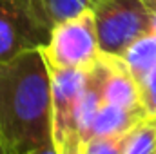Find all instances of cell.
<instances>
[{
    "label": "cell",
    "instance_id": "1",
    "mask_svg": "<svg viewBox=\"0 0 156 154\" xmlns=\"http://www.w3.org/2000/svg\"><path fill=\"white\" fill-rule=\"evenodd\" d=\"M51 142V76L42 51L0 62V154H27Z\"/></svg>",
    "mask_w": 156,
    "mask_h": 154
},
{
    "label": "cell",
    "instance_id": "2",
    "mask_svg": "<svg viewBox=\"0 0 156 154\" xmlns=\"http://www.w3.org/2000/svg\"><path fill=\"white\" fill-rule=\"evenodd\" d=\"M47 67L82 69L94 67L102 56L98 29L93 9L56 24L47 45L40 47Z\"/></svg>",
    "mask_w": 156,
    "mask_h": 154
},
{
    "label": "cell",
    "instance_id": "3",
    "mask_svg": "<svg viewBox=\"0 0 156 154\" xmlns=\"http://www.w3.org/2000/svg\"><path fill=\"white\" fill-rule=\"evenodd\" d=\"M51 76L53 142L58 154H80V103L87 85V71L47 67Z\"/></svg>",
    "mask_w": 156,
    "mask_h": 154
},
{
    "label": "cell",
    "instance_id": "4",
    "mask_svg": "<svg viewBox=\"0 0 156 154\" xmlns=\"http://www.w3.org/2000/svg\"><path fill=\"white\" fill-rule=\"evenodd\" d=\"M91 9L104 53L122 56L133 42L154 29L142 0H93Z\"/></svg>",
    "mask_w": 156,
    "mask_h": 154
},
{
    "label": "cell",
    "instance_id": "5",
    "mask_svg": "<svg viewBox=\"0 0 156 154\" xmlns=\"http://www.w3.org/2000/svg\"><path fill=\"white\" fill-rule=\"evenodd\" d=\"M51 29L31 0H0V62L47 45Z\"/></svg>",
    "mask_w": 156,
    "mask_h": 154
},
{
    "label": "cell",
    "instance_id": "6",
    "mask_svg": "<svg viewBox=\"0 0 156 154\" xmlns=\"http://www.w3.org/2000/svg\"><path fill=\"white\" fill-rule=\"evenodd\" d=\"M98 76L102 87V100L105 103L116 105L127 111L142 113L147 116L144 109L142 98V85L133 76L131 69L127 67L125 60L120 54L102 53L98 64Z\"/></svg>",
    "mask_w": 156,
    "mask_h": 154
},
{
    "label": "cell",
    "instance_id": "7",
    "mask_svg": "<svg viewBox=\"0 0 156 154\" xmlns=\"http://www.w3.org/2000/svg\"><path fill=\"white\" fill-rule=\"evenodd\" d=\"M145 118L147 116L142 114V113L127 111V109H122V107L102 102L98 113H96L94 120H93L89 140L94 138V136H109V134L129 132Z\"/></svg>",
    "mask_w": 156,
    "mask_h": 154
},
{
    "label": "cell",
    "instance_id": "8",
    "mask_svg": "<svg viewBox=\"0 0 156 154\" xmlns=\"http://www.w3.org/2000/svg\"><path fill=\"white\" fill-rule=\"evenodd\" d=\"M122 58L125 60L133 76L142 85L147 76L156 71V31L153 29L147 35L140 37L136 42H133L125 49Z\"/></svg>",
    "mask_w": 156,
    "mask_h": 154
},
{
    "label": "cell",
    "instance_id": "9",
    "mask_svg": "<svg viewBox=\"0 0 156 154\" xmlns=\"http://www.w3.org/2000/svg\"><path fill=\"white\" fill-rule=\"evenodd\" d=\"M40 20L53 31V27L67 18L91 9L93 0H31Z\"/></svg>",
    "mask_w": 156,
    "mask_h": 154
},
{
    "label": "cell",
    "instance_id": "10",
    "mask_svg": "<svg viewBox=\"0 0 156 154\" xmlns=\"http://www.w3.org/2000/svg\"><path fill=\"white\" fill-rule=\"evenodd\" d=\"M125 154H156V116L142 120L131 131Z\"/></svg>",
    "mask_w": 156,
    "mask_h": 154
},
{
    "label": "cell",
    "instance_id": "11",
    "mask_svg": "<svg viewBox=\"0 0 156 154\" xmlns=\"http://www.w3.org/2000/svg\"><path fill=\"white\" fill-rule=\"evenodd\" d=\"M129 136H131V131L122 132V134L94 136L85 142L82 154H125Z\"/></svg>",
    "mask_w": 156,
    "mask_h": 154
},
{
    "label": "cell",
    "instance_id": "12",
    "mask_svg": "<svg viewBox=\"0 0 156 154\" xmlns=\"http://www.w3.org/2000/svg\"><path fill=\"white\" fill-rule=\"evenodd\" d=\"M142 98H144V109L147 113V118L156 116V71H153L142 83Z\"/></svg>",
    "mask_w": 156,
    "mask_h": 154
},
{
    "label": "cell",
    "instance_id": "13",
    "mask_svg": "<svg viewBox=\"0 0 156 154\" xmlns=\"http://www.w3.org/2000/svg\"><path fill=\"white\" fill-rule=\"evenodd\" d=\"M142 4L145 5L149 16L153 20V27H154V31H156V0H142Z\"/></svg>",
    "mask_w": 156,
    "mask_h": 154
},
{
    "label": "cell",
    "instance_id": "14",
    "mask_svg": "<svg viewBox=\"0 0 156 154\" xmlns=\"http://www.w3.org/2000/svg\"><path fill=\"white\" fill-rule=\"evenodd\" d=\"M27 154H58V149H56L55 142H51V143L40 147V149H37V151H31V152H27Z\"/></svg>",
    "mask_w": 156,
    "mask_h": 154
},
{
    "label": "cell",
    "instance_id": "15",
    "mask_svg": "<svg viewBox=\"0 0 156 154\" xmlns=\"http://www.w3.org/2000/svg\"><path fill=\"white\" fill-rule=\"evenodd\" d=\"M80 154H82V152H80Z\"/></svg>",
    "mask_w": 156,
    "mask_h": 154
}]
</instances>
